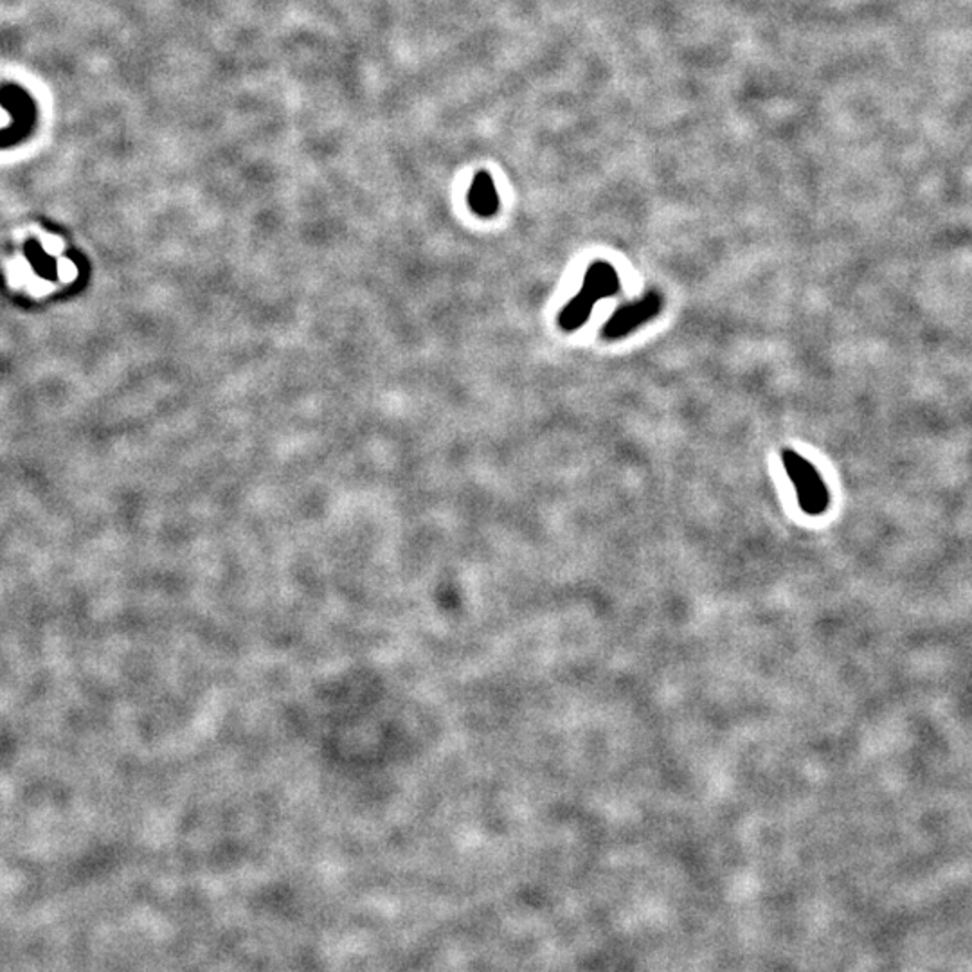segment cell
Returning <instances> with one entry per match:
<instances>
[{
    "mask_svg": "<svg viewBox=\"0 0 972 972\" xmlns=\"http://www.w3.org/2000/svg\"><path fill=\"white\" fill-rule=\"evenodd\" d=\"M782 462L796 488L800 508L807 516H823L831 506V494L816 467L794 451H783Z\"/></svg>",
    "mask_w": 972,
    "mask_h": 972,
    "instance_id": "6da1fadb",
    "label": "cell"
},
{
    "mask_svg": "<svg viewBox=\"0 0 972 972\" xmlns=\"http://www.w3.org/2000/svg\"><path fill=\"white\" fill-rule=\"evenodd\" d=\"M663 297L659 292H648L642 299L625 305L614 311L608 325L603 326V339L617 340L651 321L662 311Z\"/></svg>",
    "mask_w": 972,
    "mask_h": 972,
    "instance_id": "7a4b0ae2",
    "label": "cell"
},
{
    "mask_svg": "<svg viewBox=\"0 0 972 972\" xmlns=\"http://www.w3.org/2000/svg\"><path fill=\"white\" fill-rule=\"evenodd\" d=\"M617 290H620V277L616 268L608 262H594L583 277L580 294L588 297L589 302L596 303L605 297H613Z\"/></svg>",
    "mask_w": 972,
    "mask_h": 972,
    "instance_id": "3957f363",
    "label": "cell"
},
{
    "mask_svg": "<svg viewBox=\"0 0 972 972\" xmlns=\"http://www.w3.org/2000/svg\"><path fill=\"white\" fill-rule=\"evenodd\" d=\"M468 205L477 216H483V219H490L499 211V193H497L494 180L486 171H479L474 177L471 191H468Z\"/></svg>",
    "mask_w": 972,
    "mask_h": 972,
    "instance_id": "277c9868",
    "label": "cell"
},
{
    "mask_svg": "<svg viewBox=\"0 0 972 972\" xmlns=\"http://www.w3.org/2000/svg\"><path fill=\"white\" fill-rule=\"evenodd\" d=\"M593 307L594 303L589 302L588 297L582 296L579 292V294L566 305L564 310L560 311V326H562L566 331L577 330V328H580V326H583L589 321V316H591Z\"/></svg>",
    "mask_w": 972,
    "mask_h": 972,
    "instance_id": "5b68a950",
    "label": "cell"
}]
</instances>
